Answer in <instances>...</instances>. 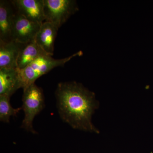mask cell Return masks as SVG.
Wrapping results in <instances>:
<instances>
[{"label": "cell", "mask_w": 153, "mask_h": 153, "mask_svg": "<svg viewBox=\"0 0 153 153\" xmlns=\"http://www.w3.org/2000/svg\"><path fill=\"white\" fill-rule=\"evenodd\" d=\"M10 97L6 95H0V121L9 123L11 117L16 116L22 110V108H15L11 106Z\"/></svg>", "instance_id": "7c38bea8"}, {"label": "cell", "mask_w": 153, "mask_h": 153, "mask_svg": "<svg viewBox=\"0 0 153 153\" xmlns=\"http://www.w3.org/2000/svg\"><path fill=\"white\" fill-rule=\"evenodd\" d=\"M42 24L31 21L15 11L13 21L12 40L24 44L33 41Z\"/></svg>", "instance_id": "5b68a950"}, {"label": "cell", "mask_w": 153, "mask_h": 153, "mask_svg": "<svg viewBox=\"0 0 153 153\" xmlns=\"http://www.w3.org/2000/svg\"><path fill=\"white\" fill-rule=\"evenodd\" d=\"M23 90L22 108L25 116L21 128L29 132L36 134L37 132L33 126V120L45 107L43 91L35 83Z\"/></svg>", "instance_id": "3957f363"}, {"label": "cell", "mask_w": 153, "mask_h": 153, "mask_svg": "<svg viewBox=\"0 0 153 153\" xmlns=\"http://www.w3.org/2000/svg\"><path fill=\"white\" fill-rule=\"evenodd\" d=\"M55 96L60 118L74 129L99 134L92 117L99 107L95 94L75 81L60 82Z\"/></svg>", "instance_id": "6da1fadb"}, {"label": "cell", "mask_w": 153, "mask_h": 153, "mask_svg": "<svg viewBox=\"0 0 153 153\" xmlns=\"http://www.w3.org/2000/svg\"><path fill=\"white\" fill-rule=\"evenodd\" d=\"M58 29L50 22H43L35 41L48 55L53 56L54 44Z\"/></svg>", "instance_id": "ba28073f"}, {"label": "cell", "mask_w": 153, "mask_h": 153, "mask_svg": "<svg viewBox=\"0 0 153 153\" xmlns=\"http://www.w3.org/2000/svg\"><path fill=\"white\" fill-rule=\"evenodd\" d=\"M82 55V51H80L63 59H54L52 56L48 55L40 56L25 68L21 69L18 68L20 88L25 89L35 83L38 78L47 74L53 68L63 66L73 57Z\"/></svg>", "instance_id": "7a4b0ae2"}, {"label": "cell", "mask_w": 153, "mask_h": 153, "mask_svg": "<svg viewBox=\"0 0 153 153\" xmlns=\"http://www.w3.org/2000/svg\"><path fill=\"white\" fill-rule=\"evenodd\" d=\"M11 1L16 12L25 18L40 23L45 21L44 0H14Z\"/></svg>", "instance_id": "8992f818"}, {"label": "cell", "mask_w": 153, "mask_h": 153, "mask_svg": "<svg viewBox=\"0 0 153 153\" xmlns=\"http://www.w3.org/2000/svg\"><path fill=\"white\" fill-rule=\"evenodd\" d=\"M46 55L48 54L45 53L38 46L35 39L27 43L23 44L17 60V68L19 69H23L30 65L38 57Z\"/></svg>", "instance_id": "8fae6325"}, {"label": "cell", "mask_w": 153, "mask_h": 153, "mask_svg": "<svg viewBox=\"0 0 153 153\" xmlns=\"http://www.w3.org/2000/svg\"><path fill=\"white\" fill-rule=\"evenodd\" d=\"M23 44L14 40L6 43L0 41V68H17V60Z\"/></svg>", "instance_id": "9c48e42d"}, {"label": "cell", "mask_w": 153, "mask_h": 153, "mask_svg": "<svg viewBox=\"0 0 153 153\" xmlns=\"http://www.w3.org/2000/svg\"><path fill=\"white\" fill-rule=\"evenodd\" d=\"M15 10L11 1H0V41H12L13 21Z\"/></svg>", "instance_id": "52a82bcc"}, {"label": "cell", "mask_w": 153, "mask_h": 153, "mask_svg": "<svg viewBox=\"0 0 153 153\" xmlns=\"http://www.w3.org/2000/svg\"><path fill=\"white\" fill-rule=\"evenodd\" d=\"M20 88L18 68H0V95L11 96Z\"/></svg>", "instance_id": "30bf717a"}, {"label": "cell", "mask_w": 153, "mask_h": 153, "mask_svg": "<svg viewBox=\"0 0 153 153\" xmlns=\"http://www.w3.org/2000/svg\"><path fill=\"white\" fill-rule=\"evenodd\" d=\"M45 22H50L58 29L78 10L73 0H44Z\"/></svg>", "instance_id": "277c9868"}]
</instances>
